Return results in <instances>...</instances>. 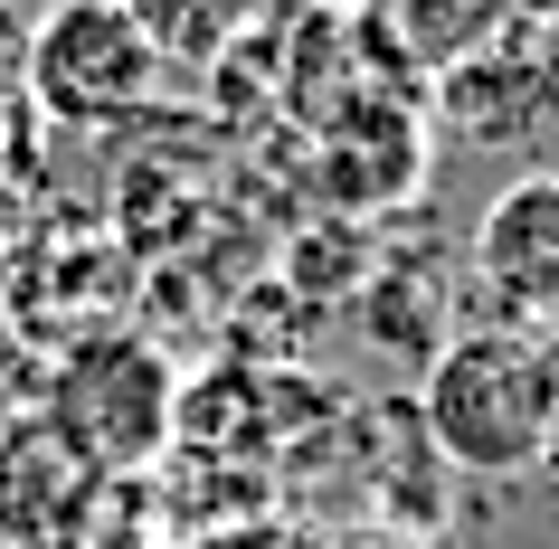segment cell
I'll return each mask as SVG.
<instances>
[{
    "label": "cell",
    "mask_w": 559,
    "mask_h": 549,
    "mask_svg": "<svg viewBox=\"0 0 559 549\" xmlns=\"http://www.w3.org/2000/svg\"><path fill=\"white\" fill-rule=\"evenodd\" d=\"M550 427H559L550 350L522 322H493V313L455 322V342L417 379V435L455 474H540Z\"/></svg>",
    "instance_id": "cell-1"
},
{
    "label": "cell",
    "mask_w": 559,
    "mask_h": 549,
    "mask_svg": "<svg viewBox=\"0 0 559 549\" xmlns=\"http://www.w3.org/2000/svg\"><path fill=\"white\" fill-rule=\"evenodd\" d=\"M38 417H48L95 474H133V464H152L171 445L180 379H171V360H162L143 332H95V342H76L58 370H48Z\"/></svg>",
    "instance_id": "cell-2"
},
{
    "label": "cell",
    "mask_w": 559,
    "mask_h": 549,
    "mask_svg": "<svg viewBox=\"0 0 559 549\" xmlns=\"http://www.w3.org/2000/svg\"><path fill=\"white\" fill-rule=\"evenodd\" d=\"M162 48L133 20V0H58L29 38V95L58 123H123L162 95Z\"/></svg>",
    "instance_id": "cell-3"
},
{
    "label": "cell",
    "mask_w": 559,
    "mask_h": 549,
    "mask_svg": "<svg viewBox=\"0 0 559 549\" xmlns=\"http://www.w3.org/2000/svg\"><path fill=\"white\" fill-rule=\"evenodd\" d=\"M465 275L484 285L493 322L550 332L559 322V171H522V180H502L493 200H484Z\"/></svg>",
    "instance_id": "cell-4"
},
{
    "label": "cell",
    "mask_w": 559,
    "mask_h": 549,
    "mask_svg": "<svg viewBox=\"0 0 559 549\" xmlns=\"http://www.w3.org/2000/svg\"><path fill=\"white\" fill-rule=\"evenodd\" d=\"M95 484H105V474H95L48 417L0 427V540L76 549V530H86V512H95Z\"/></svg>",
    "instance_id": "cell-5"
},
{
    "label": "cell",
    "mask_w": 559,
    "mask_h": 549,
    "mask_svg": "<svg viewBox=\"0 0 559 549\" xmlns=\"http://www.w3.org/2000/svg\"><path fill=\"white\" fill-rule=\"evenodd\" d=\"M417 171H427V143H417V115L408 105H352L313 133V180L342 218H370V208L408 200Z\"/></svg>",
    "instance_id": "cell-6"
},
{
    "label": "cell",
    "mask_w": 559,
    "mask_h": 549,
    "mask_svg": "<svg viewBox=\"0 0 559 549\" xmlns=\"http://www.w3.org/2000/svg\"><path fill=\"white\" fill-rule=\"evenodd\" d=\"M437 105L465 143H531L550 123V95H540V67H531V29L512 20L502 38H484L474 58H455L437 76Z\"/></svg>",
    "instance_id": "cell-7"
},
{
    "label": "cell",
    "mask_w": 559,
    "mask_h": 549,
    "mask_svg": "<svg viewBox=\"0 0 559 549\" xmlns=\"http://www.w3.org/2000/svg\"><path fill=\"white\" fill-rule=\"evenodd\" d=\"M380 20L399 29V48L427 58L437 76H445L455 58H474L484 38L512 29V10H502V0H380Z\"/></svg>",
    "instance_id": "cell-8"
},
{
    "label": "cell",
    "mask_w": 559,
    "mask_h": 549,
    "mask_svg": "<svg viewBox=\"0 0 559 549\" xmlns=\"http://www.w3.org/2000/svg\"><path fill=\"white\" fill-rule=\"evenodd\" d=\"M257 10H265V0H133V20L152 29L162 67H218L237 38H247Z\"/></svg>",
    "instance_id": "cell-9"
},
{
    "label": "cell",
    "mask_w": 559,
    "mask_h": 549,
    "mask_svg": "<svg viewBox=\"0 0 559 549\" xmlns=\"http://www.w3.org/2000/svg\"><path fill=\"white\" fill-rule=\"evenodd\" d=\"M540 350H550V389H559V322H550V332H540ZM540 474H550V484H559V427H550V455H540Z\"/></svg>",
    "instance_id": "cell-10"
},
{
    "label": "cell",
    "mask_w": 559,
    "mask_h": 549,
    "mask_svg": "<svg viewBox=\"0 0 559 549\" xmlns=\"http://www.w3.org/2000/svg\"><path fill=\"white\" fill-rule=\"evenodd\" d=\"M502 10H512L522 29H550V20H559V0H502Z\"/></svg>",
    "instance_id": "cell-11"
}]
</instances>
